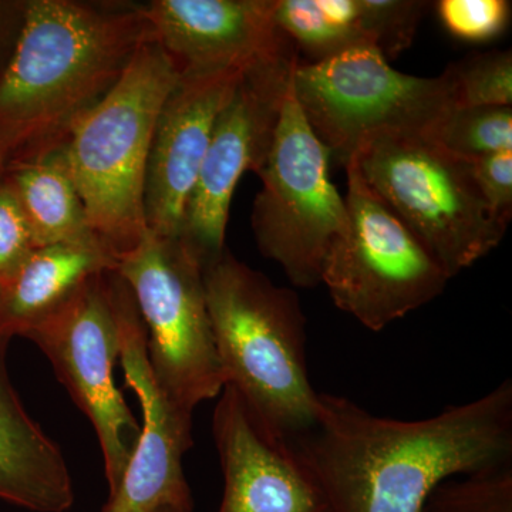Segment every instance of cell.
<instances>
[{
	"instance_id": "obj_1",
	"label": "cell",
	"mask_w": 512,
	"mask_h": 512,
	"mask_svg": "<svg viewBox=\"0 0 512 512\" xmlns=\"http://www.w3.org/2000/svg\"><path fill=\"white\" fill-rule=\"evenodd\" d=\"M289 441L326 512H423L443 481L512 461V382L412 421L319 393L315 423Z\"/></svg>"
},
{
	"instance_id": "obj_10",
	"label": "cell",
	"mask_w": 512,
	"mask_h": 512,
	"mask_svg": "<svg viewBox=\"0 0 512 512\" xmlns=\"http://www.w3.org/2000/svg\"><path fill=\"white\" fill-rule=\"evenodd\" d=\"M114 272L84 282L69 301L23 336L45 353L57 379L92 423L109 493L120 484L141 434L114 382L120 357Z\"/></svg>"
},
{
	"instance_id": "obj_24",
	"label": "cell",
	"mask_w": 512,
	"mask_h": 512,
	"mask_svg": "<svg viewBox=\"0 0 512 512\" xmlns=\"http://www.w3.org/2000/svg\"><path fill=\"white\" fill-rule=\"evenodd\" d=\"M436 6L448 32L466 42L500 36L511 15V3L505 0H440Z\"/></svg>"
},
{
	"instance_id": "obj_25",
	"label": "cell",
	"mask_w": 512,
	"mask_h": 512,
	"mask_svg": "<svg viewBox=\"0 0 512 512\" xmlns=\"http://www.w3.org/2000/svg\"><path fill=\"white\" fill-rule=\"evenodd\" d=\"M36 249L18 198L3 177L0 180V286L18 274Z\"/></svg>"
},
{
	"instance_id": "obj_9",
	"label": "cell",
	"mask_w": 512,
	"mask_h": 512,
	"mask_svg": "<svg viewBox=\"0 0 512 512\" xmlns=\"http://www.w3.org/2000/svg\"><path fill=\"white\" fill-rule=\"evenodd\" d=\"M330 151L313 133L289 87L274 144L258 171L252 229L259 251L299 288L320 284L323 261L348 222L345 198L330 181Z\"/></svg>"
},
{
	"instance_id": "obj_14",
	"label": "cell",
	"mask_w": 512,
	"mask_h": 512,
	"mask_svg": "<svg viewBox=\"0 0 512 512\" xmlns=\"http://www.w3.org/2000/svg\"><path fill=\"white\" fill-rule=\"evenodd\" d=\"M212 434L224 473L218 512H326L291 441L269 429L228 384L214 410Z\"/></svg>"
},
{
	"instance_id": "obj_18",
	"label": "cell",
	"mask_w": 512,
	"mask_h": 512,
	"mask_svg": "<svg viewBox=\"0 0 512 512\" xmlns=\"http://www.w3.org/2000/svg\"><path fill=\"white\" fill-rule=\"evenodd\" d=\"M3 177L18 198L37 248L56 244L103 247L90 228L63 148L47 156L10 164Z\"/></svg>"
},
{
	"instance_id": "obj_8",
	"label": "cell",
	"mask_w": 512,
	"mask_h": 512,
	"mask_svg": "<svg viewBox=\"0 0 512 512\" xmlns=\"http://www.w3.org/2000/svg\"><path fill=\"white\" fill-rule=\"evenodd\" d=\"M345 168L348 222L326 254L320 284L340 311L379 332L436 299L451 278L355 163Z\"/></svg>"
},
{
	"instance_id": "obj_17",
	"label": "cell",
	"mask_w": 512,
	"mask_h": 512,
	"mask_svg": "<svg viewBox=\"0 0 512 512\" xmlns=\"http://www.w3.org/2000/svg\"><path fill=\"white\" fill-rule=\"evenodd\" d=\"M117 259L100 245L37 248L0 292V338L25 336L57 311L93 276L116 271Z\"/></svg>"
},
{
	"instance_id": "obj_23",
	"label": "cell",
	"mask_w": 512,
	"mask_h": 512,
	"mask_svg": "<svg viewBox=\"0 0 512 512\" xmlns=\"http://www.w3.org/2000/svg\"><path fill=\"white\" fill-rule=\"evenodd\" d=\"M360 28L367 42L389 62L413 45L426 0H356Z\"/></svg>"
},
{
	"instance_id": "obj_5",
	"label": "cell",
	"mask_w": 512,
	"mask_h": 512,
	"mask_svg": "<svg viewBox=\"0 0 512 512\" xmlns=\"http://www.w3.org/2000/svg\"><path fill=\"white\" fill-rule=\"evenodd\" d=\"M349 161L450 278L503 241L508 222L488 207L471 161L454 156L434 138L379 134Z\"/></svg>"
},
{
	"instance_id": "obj_2",
	"label": "cell",
	"mask_w": 512,
	"mask_h": 512,
	"mask_svg": "<svg viewBox=\"0 0 512 512\" xmlns=\"http://www.w3.org/2000/svg\"><path fill=\"white\" fill-rule=\"evenodd\" d=\"M143 5L30 0L0 73V160L55 153L150 39Z\"/></svg>"
},
{
	"instance_id": "obj_13",
	"label": "cell",
	"mask_w": 512,
	"mask_h": 512,
	"mask_svg": "<svg viewBox=\"0 0 512 512\" xmlns=\"http://www.w3.org/2000/svg\"><path fill=\"white\" fill-rule=\"evenodd\" d=\"M276 0H153L151 39L183 76L247 73L295 49L275 22Z\"/></svg>"
},
{
	"instance_id": "obj_11",
	"label": "cell",
	"mask_w": 512,
	"mask_h": 512,
	"mask_svg": "<svg viewBox=\"0 0 512 512\" xmlns=\"http://www.w3.org/2000/svg\"><path fill=\"white\" fill-rule=\"evenodd\" d=\"M298 62L293 49L248 70L215 121L180 234L204 268L227 249L225 232L235 188L242 175L258 174L265 164Z\"/></svg>"
},
{
	"instance_id": "obj_28",
	"label": "cell",
	"mask_w": 512,
	"mask_h": 512,
	"mask_svg": "<svg viewBox=\"0 0 512 512\" xmlns=\"http://www.w3.org/2000/svg\"><path fill=\"white\" fill-rule=\"evenodd\" d=\"M3 171H5V164H3V161L0 160V175L3 174Z\"/></svg>"
},
{
	"instance_id": "obj_7",
	"label": "cell",
	"mask_w": 512,
	"mask_h": 512,
	"mask_svg": "<svg viewBox=\"0 0 512 512\" xmlns=\"http://www.w3.org/2000/svg\"><path fill=\"white\" fill-rule=\"evenodd\" d=\"M124 279L147 332V357L165 396L194 412L224 389L225 376L215 348L205 299L204 266L180 238L148 231L120 256Z\"/></svg>"
},
{
	"instance_id": "obj_15",
	"label": "cell",
	"mask_w": 512,
	"mask_h": 512,
	"mask_svg": "<svg viewBox=\"0 0 512 512\" xmlns=\"http://www.w3.org/2000/svg\"><path fill=\"white\" fill-rule=\"evenodd\" d=\"M245 73L183 76L168 94L148 156L144 214L148 231L180 238L185 208L210 146L215 121Z\"/></svg>"
},
{
	"instance_id": "obj_20",
	"label": "cell",
	"mask_w": 512,
	"mask_h": 512,
	"mask_svg": "<svg viewBox=\"0 0 512 512\" xmlns=\"http://www.w3.org/2000/svg\"><path fill=\"white\" fill-rule=\"evenodd\" d=\"M430 137L468 161L512 151V107H456Z\"/></svg>"
},
{
	"instance_id": "obj_27",
	"label": "cell",
	"mask_w": 512,
	"mask_h": 512,
	"mask_svg": "<svg viewBox=\"0 0 512 512\" xmlns=\"http://www.w3.org/2000/svg\"><path fill=\"white\" fill-rule=\"evenodd\" d=\"M158 512H181V511L174 510V508L165 507V508H161V510Z\"/></svg>"
},
{
	"instance_id": "obj_6",
	"label": "cell",
	"mask_w": 512,
	"mask_h": 512,
	"mask_svg": "<svg viewBox=\"0 0 512 512\" xmlns=\"http://www.w3.org/2000/svg\"><path fill=\"white\" fill-rule=\"evenodd\" d=\"M292 87L313 133L342 165L379 134L431 136L457 107L446 70L437 77L397 72L370 46L296 63Z\"/></svg>"
},
{
	"instance_id": "obj_19",
	"label": "cell",
	"mask_w": 512,
	"mask_h": 512,
	"mask_svg": "<svg viewBox=\"0 0 512 512\" xmlns=\"http://www.w3.org/2000/svg\"><path fill=\"white\" fill-rule=\"evenodd\" d=\"M275 22L302 63H320L370 46L360 28L356 0H276Z\"/></svg>"
},
{
	"instance_id": "obj_12",
	"label": "cell",
	"mask_w": 512,
	"mask_h": 512,
	"mask_svg": "<svg viewBox=\"0 0 512 512\" xmlns=\"http://www.w3.org/2000/svg\"><path fill=\"white\" fill-rule=\"evenodd\" d=\"M120 329V357L127 386L136 393L143 424L124 476L100 512H158L170 507L191 512L183 458L192 441V414L175 406L154 379L147 357V332L133 293L114 274Z\"/></svg>"
},
{
	"instance_id": "obj_3",
	"label": "cell",
	"mask_w": 512,
	"mask_h": 512,
	"mask_svg": "<svg viewBox=\"0 0 512 512\" xmlns=\"http://www.w3.org/2000/svg\"><path fill=\"white\" fill-rule=\"evenodd\" d=\"M204 286L225 382L276 434L301 436L315 423L319 393L309 380L298 295L228 249L205 266Z\"/></svg>"
},
{
	"instance_id": "obj_29",
	"label": "cell",
	"mask_w": 512,
	"mask_h": 512,
	"mask_svg": "<svg viewBox=\"0 0 512 512\" xmlns=\"http://www.w3.org/2000/svg\"><path fill=\"white\" fill-rule=\"evenodd\" d=\"M0 292H2V286H0Z\"/></svg>"
},
{
	"instance_id": "obj_4",
	"label": "cell",
	"mask_w": 512,
	"mask_h": 512,
	"mask_svg": "<svg viewBox=\"0 0 512 512\" xmlns=\"http://www.w3.org/2000/svg\"><path fill=\"white\" fill-rule=\"evenodd\" d=\"M180 76L173 59L150 37L64 144L90 228L117 264L147 232L144 187L151 141Z\"/></svg>"
},
{
	"instance_id": "obj_21",
	"label": "cell",
	"mask_w": 512,
	"mask_h": 512,
	"mask_svg": "<svg viewBox=\"0 0 512 512\" xmlns=\"http://www.w3.org/2000/svg\"><path fill=\"white\" fill-rule=\"evenodd\" d=\"M423 512H512V461L443 481Z\"/></svg>"
},
{
	"instance_id": "obj_22",
	"label": "cell",
	"mask_w": 512,
	"mask_h": 512,
	"mask_svg": "<svg viewBox=\"0 0 512 512\" xmlns=\"http://www.w3.org/2000/svg\"><path fill=\"white\" fill-rule=\"evenodd\" d=\"M457 107H511L510 50L478 53L448 64Z\"/></svg>"
},
{
	"instance_id": "obj_16",
	"label": "cell",
	"mask_w": 512,
	"mask_h": 512,
	"mask_svg": "<svg viewBox=\"0 0 512 512\" xmlns=\"http://www.w3.org/2000/svg\"><path fill=\"white\" fill-rule=\"evenodd\" d=\"M0 338V500L33 512L73 507L72 476L62 451L26 412L10 383Z\"/></svg>"
},
{
	"instance_id": "obj_26",
	"label": "cell",
	"mask_w": 512,
	"mask_h": 512,
	"mask_svg": "<svg viewBox=\"0 0 512 512\" xmlns=\"http://www.w3.org/2000/svg\"><path fill=\"white\" fill-rule=\"evenodd\" d=\"M478 190L490 210L501 220L512 215V151L471 160Z\"/></svg>"
}]
</instances>
